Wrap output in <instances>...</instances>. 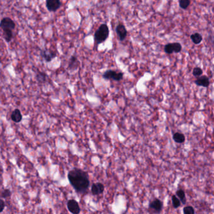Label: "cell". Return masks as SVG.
<instances>
[{"instance_id":"cell-1","label":"cell","mask_w":214,"mask_h":214,"mask_svg":"<svg viewBox=\"0 0 214 214\" xmlns=\"http://www.w3.org/2000/svg\"><path fill=\"white\" fill-rule=\"evenodd\" d=\"M68 179L70 185L79 193H85L90 185L88 173L77 168L69 172Z\"/></svg>"},{"instance_id":"cell-2","label":"cell","mask_w":214,"mask_h":214,"mask_svg":"<svg viewBox=\"0 0 214 214\" xmlns=\"http://www.w3.org/2000/svg\"><path fill=\"white\" fill-rule=\"evenodd\" d=\"M109 34V28L106 24H102L96 30L94 34V39L97 43H101L106 40Z\"/></svg>"},{"instance_id":"cell-3","label":"cell","mask_w":214,"mask_h":214,"mask_svg":"<svg viewBox=\"0 0 214 214\" xmlns=\"http://www.w3.org/2000/svg\"><path fill=\"white\" fill-rule=\"evenodd\" d=\"M102 77L105 79H113L116 81H119L123 78V73L109 70L104 73Z\"/></svg>"},{"instance_id":"cell-4","label":"cell","mask_w":214,"mask_h":214,"mask_svg":"<svg viewBox=\"0 0 214 214\" xmlns=\"http://www.w3.org/2000/svg\"><path fill=\"white\" fill-rule=\"evenodd\" d=\"M15 23L14 21L9 17L3 18L0 22V27H1L3 30H13L15 28Z\"/></svg>"},{"instance_id":"cell-5","label":"cell","mask_w":214,"mask_h":214,"mask_svg":"<svg viewBox=\"0 0 214 214\" xmlns=\"http://www.w3.org/2000/svg\"><path fill=\"white\" fill-rule=\"evenodd\" d=\"M41 57L47 62H50L57 57V53L50 49H43L40 52Z\"/></svg>"},{"instance_id":"cell-6","label":"cell","mask_w":214,"mask_h":214,"mask_svg":"<svg viewBox=\"0 0 214 214\" xmlns=\"http://www.w3.org/2000/svg\"><path fill=\"white\" fill-rule=\"evenodd\" d=\"M69 211L73 214H79L81 212V208L79 203L75 200H69L67 204Z\"/></svg>"},{"instance_id":"cell-7","label":"cell","mask_w":214,"mask_h":214,"mask_svg":"<svg viewBox=\"0 0 214 214\" xmlns=\"http://www.w3.org/2000/svg\"><path fill=\"white\" fill-rule=\"evenodd\" d=\"M61 6L60 0H46V7L50 12H55Z\"/></svg>"},{"instance_id":"cell-8","label":"cell","mask_w":214,"mask_h":214,"mask_svg":"<svg viewBox=\"0 0 214 214\" xmlns=\"http://www.w3.org/2000/svg\"><path fill=\"white\" fill-rule=\"evenodd\" d=\"M116 32L121 41H123L127 36V30L125 26L123 24H119L117 26Z\"/></svg>"},{"instance_id":"cell-9","label":"cell","mask_w":214,"mask_h":214,"mask_svg":"<svg viewBox=\"0 0 214 214\" xmlns=\"http://www.w3.org/2000/svg\"><path fill=\"white\" fill-rule=\"evenodd\" d=\"M104 191V186L101 183H95L91 187V192L93 195L102 194Z\"/></svg>"},{"instance_id":"cell-10","label":"cell","mask_w":214,"mask_h":214,"mask_svg":"<svg viewBox=\"0 0 214 214\" xmlns=\"http://www.w3.org/2000/svg\"><path fill=\"white\" fill-rule=\"evenodd\" d=\"M195 83L198 86L207 87L210 84V81L208 77H207L205 75H204L200 76V77L195 81Z\"/></svg>"},{"instance_id":"cell-11","label":"cell","mask_w":214,"mask_h":214,"mask_svg":"<svg viewBox=\"0 0 214 214\" xmlns=\"http://www.w3.org/2000/svg\"><path fill=\"white\" fill-rule=\"evenodd\" d=\"M163 208V203L161 200L157 199L149 204V208L155 210L156 212H160Z\"/></svg>"},{"instance_id":"cell-12","label":"cell","mask_w":214,"mask_h":214,"mask_svg":"<svg viewBox=\"0 0 214 214\" xmlns=\"http://www.w3.org/2000/svg\"><path fill=\"white\" fill-rule=\"evenodd\" d=\"M22 118H23L22 114L18 109H14L11 114V120L16 123H20V122H21L22 120Z\"/></svg>"},{"instance_id":"cell-13","label":"cell","mask_w":214,"mask_h":214,"mask_svg":"<svg viewBox=\"0 0 214 214\" xmlns=\"http://www.w3.org/2000/svg\"><path fill=\"white\" fill-rule=\"evenodd\" d=\"M173 140L177 143L181 144L184 143L185 141V135L181 133H175L173 135Z\"/></svg>"},{"instance_id":"cell-14","label":"cell","mask_w":214,"mask_h":214,"mask_svg":"<svg viewBox=\"0 0 214 214\" xmlns=\"http://www.w3.org/2000/svg\"><path fill=\"white\" fill-rule=\"evenodd\" d=\"M176 196L179 198V200L183 204H185L187 202L185 193L183 190H178L176 192Z\"/></svg>"},{"instance_id":"cell-15","label":"cell","mask_w":214,"mask_h":214,"mask_svg":"<svg viewBox=\"0 0 214 214\" xmlns=\"http://www.w3.org/2000/svg\"><path fill=\"white\" fill-rule=\"evenodd\" d=\"M3 37L4 39L7 42H10L12 40L13 37V30H3Z\"/></svg>"},{"instance_id":"cell-16","label":"cell","mask_w":214,"mask_h":214,"mask_svg":"<svg viewBox=\"0 0 214 214\" xmlns=\"http://www.w3.org/2000/svg\"><path fill=\"white\" fill-rule=\"evenodd\" d=\"M190 38L192 40V42L196 45L200 43L202 41V39H203L202 36L198 33H195V34H192L190 36Z\"/></svg>"},{"instance_id":"cell-17","label":"cell","mask_w":214,"mask_h":214,"mask_svg":"<svg viewBox=\"0 0 214 214\" xmlns=\"http://www.w3.org/2000/svg\"><path fill=\"white\" fill-rule=\"evenodd\" d=\"M36 79L39 83H45L47 80V75L42 72H38L36 75Z\"/></svg>"},{"instance_id":"cell-18","label":"cell","mask_w":214,"mask_h":214,"mask_svg":"<svg viewBox=\"0 0 214 214\" xmlns=\"http://www.w3.org/2000/svg\"><path fill=\"white\" fill-rule=\"evenodd\" d=\"M78 63V60L77 58H76L75 56H72L69 61V69H72L76 67L77 66V64Z\"/></svg>"},{"instance_id":"cell-19","label":"cell","mask_w":214,"mask_h":214,"mask_svg":"<svg viewBox=\"0 0 214 214\" xmlns=\"http://www.w3.org/2000/svg\"><path fill=\"white\" fill-rule=\"evenodd\" d=\"M172 201L173 206L175 208H177L181 206V202L179 198L176 195H173L172 197Z\"/></svg>"},{"instance_id":"cell-20","label":"cell","mask_w":214,"mask_h":214,"mask_svg":"<svg viewBox=\"0 0 214 214\" xmlns=\"http://www.w3.org/2000/svg\"><path fill=\"white\" fill-rule=\"evenodd\" d=\"M180 6L182 9H187L190 4V0H180Z\"/></svg>"},{"instance_id":"cell-21","label":"cell","mask_w":214,"mask_h":214,"mask_svg":"<svg viewBox=\"0 0 214 214\" xmlns=\"http://www.w3.org/2000/svg\"><path fill=\"white\" fill-rule=\"evenodd\" d=\"M164 52L168 54H171L174 52L173 43H168L164 46Z\"/></svg>"},{"instance_id":"cell-22","label":"cell","mask_w":214,"mask_h":214,"mask_svg":"<svg viewBox=\"0 0 214 214\" xmlns=\"http://www.w3.org/2000/svg\"><path fill=\"white\" fill-rule=\"evenodd\" d=\"M203 73V70L200 67H195L193 70V75L195 77H200Z\"/></svg>"},{"instance_id":"cell-23","label":"cell","mask_w":214,"mask_h":214,"mask_svg":"<svg viewBox=\"0 0 214 214\" xmlns=\"http://www.w3.org/2000/svg\"><path fill=\"white\" fill-rule=\"evenodd\" d=\"M173 46V51L175 53H179L181 52L182 49V47L180 43L175 42V43H172Z\"/></svg>"},{"instance_id":"cell-24","label":"cell","mask_w":214,"mask_h":214,"mask_svg":"<svg viewBox=\"0 0 214 214\" xmlns=\"http://www.w3.org/2000/svg\"><path fill=\"white\" fill-rule=\"evenodd\" d=\"M183 213L185 214H194L195 210L192 206H187L183 208Z\"/></svg>"},{"instance_id":"cell-25","label":"cell","mask_w":214,"mask_h":214,"mask_svg":"<svg viewBox=\"0 0 214 214\" xmlns=\"http://www.w3.org/2000/svg\"><path fill=\"white\" fill-rule=\"evenodd\" d=\"M11 195V191L9 189H5L2 193H1V196L3 198H9Z\"/></svg>"},{"instance_id":"cell-26","label":"cell","mask_w":214,"mask_h":214,"mask_svg":"<svg viewBox=\"0 0 214 214\" xmlns=\"http://www.w3.org/2000/svg\"><path fill=\"white\" fill-rule=\"evenodd\" d=\"M5 202L2 199H0V213L3 211V210L5 209Z\"/></svg>"}]
</instances>
